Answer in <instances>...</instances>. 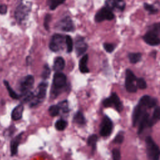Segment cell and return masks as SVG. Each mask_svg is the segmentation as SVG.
Masks as SVG:
<instances>
[{
	"label": "cell",
	"mask_w": 160,
	"mask_h": 160,
	"mask_svg": "<svg viewBox=\"0 0 160 160\" xmlns=\"http://www.w3.org/2000/svg\"><path fill=\"white\" fill-rule=\"evenodd\" d=\"M66 76L61 72H56L53 78V84L52 86L51 95V97L55 98L58 96L64 88L66 85Z\"/></svg>",
	"instance_id": "6da1fadb"
},
{
	"label": "cell",
	"mask_w": 160,
	"mask_h": 160,
	"mask_svg": "<svg viewBox=\"0 0 160 160\" xmlns=\"http://www.w3.org/2000/svg\"><path fill=\"white\" fill-rule=\"evenodd\" d=\"M146 152L149 160L160 159V148L153 139L148 136L145 139Z\"/></svg>",
	"instance_id": "7a4b0ae2"
},
{
	"label": "cell",
	"mask_w": 160,
	"mask_h": 160,
	"mask_svg": "<svg viewBox=\"0 0 160 160\" xmlns=\"http://www.w3.org/2000/svg\"><path fill=\"white\" fill-rule=\"evenodd\" d=\"M48 84L46 82H41L38 88L36 94H34L33 99L30 102L31 107H34L40 104L45 98L46 94Z\"/></svg>",
	"instance_id": "3957f363"
},
{
	"label": "cell",
	"mask_w": 160,
	"mask_h": 160,
	"mask_svg": "<svg viewBox=\"0 0 160 160\" xmlns=\"http://www.w3.org/2000/svg\"><path fill=\"white\" fill-rule=\"evenodd\" d=\"M102 104L106 108L113 107L118 112H121L123 109L122 103L116 92H112L109 98L105 99Z\"/></svg>",
	"instance_id": "277c9868"
},
{
	"label": "cell",
	"mask_w": 160,
	"mask_h": 160,
	"mask_svg": "<svg viewBox=\"0 0 160 160\" xmlns=\"http://www.w3.org/2000/svg\"><path fill=\"white\" fill-rule=\"evenodd\" d=\"M66 38L64 36L59 34H55L52 36L51 41L49 42V49L54 51L57 52L60 51L63 48L64 44H66L65 41Z\"/></svg>",
	"instance_id": "5b68a950"
},
{
	"label": "cell",
	"mask_w": 160,
	"mask_h": 160,
	"mask_svg": "<svg viewBox=\"0 0 160 160\" xmlns=\"http://www.w3.org/2000/svg\"><path fill=\"white\" fill-rule=\"evenodd\" d=\"M136 77L132 71L127 69L126 71V80L125 87L128 92H136L138 89L136 85Z\"/></svg>",
	"instance_id": "8992f818"
},
{
	"label": "cell",
	"mask_w": 160,
	"mask_h": 160,
	"mask_svg": "<svg viewBox=\"0 0 160 160\" xmlns=\"http://www.w3.org/2000/svg\"><path fill=\"white\" fill-rule=\"evenodd\" d=\"M113 129V123L111 119L107 116H104L100 126V134L103 137L109 136Z\"/></svg>",
	"instance_id": "52a82bcc"
},
{
	"label": "cell",
	"mask_w": 160,
	"mask_h": 160,
	"mask_svg": "<svg viewBox=\"0 0 160 160\" xmlns=\"http://www.w3.org/2000/svg\"><path fill=\"white\" fill-rule=\"evenodd\" d=\"M114 18V15L112 11L107 7L101 8L95 15L94 19L96 22H100L105 20H112Z\"/></svg>",
	"instance_id": "ba28073f"
},
{
	"label": "cell",
	"mask_w": 160,
	"mask_h": 160,
	"mask_svg": "<svg viewBox=\"0 0 160 160\" xmlns=\"http://www.w3.org/2000/svg\"><path fill=\"white\" fill-rule=\"evenodd\" d=\"M34 83V78L31 75H28L24 77L20 82L19 89L21 94H26L31 91Z\"/></svg>",
	"instance_id": "9c48e42d"
},
{
	"label": "cell",
	"mask_w": 160,
	"mask_h": 160,
	"mask_svg": "<svg viewBox=\"0 0 160 160\" xmlns=\"http://www.w3.org/2000/svg\"><path fill=\"white\" fill-rule=\"evenodd\" d=\"M30 11L29 8L24 4H19L16 8L14 12V16L16 21L20 23L22 22L28 16V14Z\"/></svg>",
	"instance_id": "30bf717a"
},
{
	"label": "cell",
	"mask_w": 160,
	"mask_h": 160,
	"mask_svg": "<svg viewBox=\"0 0 160 160\" xmlns=\"http://www.w3.org/2000/svg\"><path fill=\"white\" fill-rule=\"evenodd\" d=\"M56 27L58 29L66 32L72 31L74 29L73 22L68 16L61 19L59 22H58Z\"/></svg>",
	"instance_id": "8fae6325"
},
{
	"label": "cell",
	"mask_w": 160,
	"mask_h": 160,
	"mask_svg": "<svg viewBox=\"0 0 160 160\" xmlns=\"http://www.w3.org/2000/svg\"><path fill=\"white\" fill-rule=\"evenodd\" d=\"M143 39L145 42L151 46H157L160 44V38L158 34L151 31H148L147 33L144 35Z\"/></svg>",
	"instance_id": "7c38bea8"
},
{
	"label": "cell",
	"mask_w": 160,
	"mask_h": 160,
	"mask_svg": "<svg viewBox=\"0 0 160 160\" xmlns=\"http://www.w3.org/2000/svg\"><path fill=\"white\" fill-rule=\"evenodd\" d=\"M88 49V44L82 37H77L75 41V50L78 56L84 53Z\"/></svg>",
	"instance_id": "4fadbf2b"
},
{
	"label": "cell",
	"mask_w": 160,
	"mask_h": 160,
	"mask_svg": "<svg viewBox=\"0 0 160 160\" xmlns=\"http://www.w3.org/2000/svg\"><path fill=\"white\" fill-rule=\"evenodd\" d=\"M126 6V2L123 0H106V7L111 9L123 11Z\"/></svg>",
	"instance_id": "5bb4252c"
},
{
	"label": "cell",
	"mask_w": 160,
	"mask_h": 160,
	"mask_svg": "<svg viewBox=\"0 0 160 160\" xmlns=\"http://www.w3.org/2000/svg\"><path fill=\"white\" fill-rule=\"evenodd\" d=\"M139 103L147 107L148 109L156 107L158 103V101L156 98H152L148 95L143 96L139 101Z\"/></svg>",
	"instance_id": "9a60e30c"
},
{
	"label": "cell",
	"mask_w": 160,
	"mask_h": 160,
	"mask_svg": "<svg viewBox=\"0 0 160 160\" xmlns=\"http://www.w3.org/2000/svg\"><path fill=\"white\" fill-rule=\"evenodd\" d=\"M23 133H21L16 136L15 138H14L11 141V156H14L18 152V148L19 146V144L20 143V141L21 140L22 134Z\"/></svg>",
	"instance_id": "2e32d148"
},
{
	"label": "cell",
	"mask_w": 160,
	"mask_h": 160,
	"mask_svg": "<svg viewBox=\"0 0 160 160\" xmlns=\"http://www.w3.org/2000/svg\"><path fill=\"white\" fill-rule=\"evenodd\" d=\"M65 67V61L62 57H56L54 61L53 69L56 72H60L64 69Z\"/></svg>",
	"instance_id": "e0dca14e"
},
{
	"label": "cell",
	"mask_w": 160,
	"mask_h": 160,
	"mask_svg": "<svg viewBox=\"0 0 160 160\" xmlns=\"http://www.w3.org/2000/svg\"><path fill=\"white\" fill-rule=\"evenodd\" d=\"M24 110V106L22 104H19L14 108L11 113V118L13 120H19L22 118V112Z\"/></svg>",
	"instance_id": "ac0fdd59"
},
{
	"label": "cell",
	"mask_w": 160,
	"mask_h": 160,
	"mask_svg": "<svg viewBox=\"0 0 160 160\" xmlns=\"http://www.w3.org/2000/svg\"><path fill=\"white\" fill-rule=\"evenodd\" d=\"M88 61V55L85 54L82 56V58L80 59L79 63V70L82 73H87L89 72V70L87 66V62Z\"/></svg>",
	"instance_id": "d6986e66"
},
{
	"label": "cell",
	"mask_w": 160,
	"mask_h": 160,
	"mask_svg": "<svg viewBox=\"0 0 160 160\" xmlns=\"http://www.w3.org/2000/svg\"><path fill=\"white\" fill-rule=\"evenodd\" d=\"M159 121H160V106H156L152 116L150 118V124L152 127L156 123H157Z\"/></svg>",
	"instance_id": "ffe728a7"
},
{
	"label": "cell",
	"mask_w": 160,
	"mask_h": 160,
	"mask_svg": "<svg viewBox=\"0 0 160 160\" xmlns=\"http://www.w3.org/2000/svg\"><path fill=\"white\" fill-rule=\"evenodd\" d=\"M73 121L76 124H78L80 125H83L86 122L85 118H84L83 114L80 111H78L76 113V114L74 116Z\"/></svg>",
	"instance_id": "44dd1931"
},
{
	"label": "cell",
	"mask_w": 160,
	"mask_h": 160,
	"mask_svg": "<svg viewBox=\"0 0 160 160\" xmlns=\"http://www.w3.org/2000/svg\"><path fill=\"white\" fill-rule=\"evenodd\" d=\"M98 141V136L96 134H92L88 138L87 143L88 146H91L92 151H95L96 148V142Z\"/></svg>",
	"instance_id": "7402d4cb"
},
{
	"label": "cell",
	"mask_w": 160,
	"mask_h": 160,
	"mask_svg": "<svg viewBox=\"0 0 160 160\" xmlns=\"http://www.w3.org/2000/svg\"><path fill=\"white\" fill-rule=\"evenodd\" d=\"M128 58L131 63H137L141 59V54L139 52H130L128 54Z\"/></svg>",
	"instance_id": "603a6c76"
},
{
	"label": "cell",
	"mask_w": 160,
	"mask_h": 160,
	"mask_svg": "<svg viewBox=\"0 0 160 160\" xmlns=\"http://www.w3.org/2000/svg\"><path fill=\"white\" fill-rule=\"evenodd\" d=\"M4 84L9 92V96H11V98H12V99H18L19 98H20V96L18 95L12 88L10 86L9 82L7 81H4Z\"/></svg>",
	"instance_id": "cb8c5ba5"
},
{
	"label": "cell",
	"mask_w": 160,
	"mask_h": 160,
	"mask_svg": "<svg viewBox=\"0 0 160 160\" xmlns=\"http://www.w3.org/2000/svg\"><path fill=\"white\" fill-rule=\"evenodd\" d=\"M65 1L66 0H47V4L50 9L54 10L60 4L64 3Z\"/></svg>",
	"instance_id": "d4e9b609"
},
{
	"label": "cell",
	"mask_w": 160,
	"mask_h": 160,
	"mask_svg": "<svg viewBox=\"0 0 160 160\" xmlns=\"http://www.w3.org/2000/svg\"><path fill=\"white\" fill-rule=\"evenodd\" d=\"M48 112L49 113V114L52 116H56L58 115H59L61 112V109L59 106H58V104L56 105H52L49 107V109H48Z\"/></svg>",
	"instance_id": "484cf974"
},
{
	"label": "cell",
	"mask_w": 160,
	"mask_h": 160,
	"mask_svg": "<svg viewBox=\"0 0 160 160\" xmlns=\"http://www.w3.org/2000/svg\"><path fill=\"white\" fill-rule=\"evenodd\" d=\"M67 121L64 119H59L55 123V128L58 131H63L67 127Z\"/></svg>",
	"instance_id": "4316f807"
},
{
	"label": "cell",
	"mask_w": 160,
	"mask_h": 160,
	"mask_svg": "<svg viewBox=\"0 0 160 160\" xmlns=\"http://www.w3.org/2000/svg\"><path fill=\"white\" fill-rule=\"evenodd\" d=\"M58 104V106L60 108L61 112H62V113H68L69 112L68 102V101L66 100L61 101Z\"/></svg>",
	"instance_id": "83f0119b"
},
{
	"label": "cell",
	"mask_w": 160,
	"mask_h": 160,
	"mask_svg": "<svg viewBox=\"0 0 160 160\" xmlns=\"http://www.w3.org/2000/svg\"><path fill=\"white\" fill-rule=\"evenodd\" d=\"M65 38H66L65 41H66L67 51L68 52H71L72 51V48H73L72 39L70 36H66Z\"/></svg>",
	"instance_id": "f1b7e54d"
},
{
	"label": "cell",
	"mask_w": 160,
	"mask_h": 160,
	"mask_svg": "<svg viewBox=\"0 0 160 160\" xmlns=\"http://www.w3.org/2000/svg\"><path fill=\"white\" fill-rule=\"evenodd\" d=\"M124 139V132L123 131H119L116 136V137L114 138V140H113V142H114L115 144H121Z\"/></svg>",
	"instance_id": "f546056e"
},
{
	"label": "cell",
	"mask_w": 160,
	"mask_h": 160,
	"mask_svg": "<svg viewBox=\"0 0 160 160\" xmlns=\"http://www.w3.org/2000/svg\"><path fill=\"white\" fill-rule=\"evenodd\" d=\"M50 74H51V70L48 64H45L43 66V69L42 71V74H41L42 78L44 79H46L49 77Z\"/></svg>",
	"instance_id": "4dcf8cb0"
},
{
	"label": "cell",
	"mask_w": 160,
	"mask_h": 160,
	"mask_svg": "<svg viewBox=\"0 0 160 160\" xmlns=\"http://www.w3.org/2000/svg\"><path fill=\"white\" fill-rule=\"evenodd\" d=\"M144 8L146 11H148L151 14H155L157 13L158 11V10L154 6L148 3L144 4Z\"/></svg>",
	"instance_id": "1f68e13d"
},
{
	"label": "cell",
	"mask_w": 160,
	"mask_h": 160,
	"mask_svg": "<svg viewBox=\"0 0 160 160\" xmlns=\"http://www.w3.org/2000/svg\"><path fill=\"white\" fill-rule=\"evenodd\" d=\"M136 85L138 88H139L141 89H144L146 88V82L145 80L143 78H137L136 79Z\"/></svg>",
	"instance_id": "d6a6232c"
},
{
	"label": "cell",
	"mask_w": 160,
	"mask_h": 160,
	"mask_svg": "<svg viewBox=\"0 0 160 160\" xmlns=\"http://www.w3.org/2000/svg\"><path fill=\"white\" fill-rule=\"evenodd\" d=\"M112 157L113 160H121V152L118 148H114L112 150Z\"/></svg>",
	"instance_id": "836d02e7"
},
{
	"label": "cell",
	"mask_w": 160,
	"mask_h": 160,
	"mask_svg": "<svg viewBox=\"0 0 160 160\" xmlns=\"http://www.w3.org/2000/svg\"><path fill=\"white\" fill-rule=\"evenodd\" d=\"M149 31H151L158 34L160 32V22L154 23L152 26H151Z\"/></svg>",
	"instance_id": "e575fe53"
},
{
	"label": "cell",
	"mask_w": 160,
	"mask_h": 160,
	"mask_svg": "<svg viewBox=\"0 0 160 160\" xmlns=\"http://www.w3.org/2000/svg\"><path fill=\"white\" fill-rule=\"evenodd\" d=\"M103 46H104V49L108 52H111L114 49V45L112 43L105 42V43H104Z\"/></svg>",
	"instance_id": "d590c367"
},
{
	"label": "cell",
	"mask_w": 160,
	"mask_h": 160,
	"mask_svg": "<svg viewBox=\"0 0 160 160\" xmlns=\"http://www.w3.org/2000/svg\"><path fill=\"white\" fill-rule=\"evenodd\" d=\"M51 19V16L50 14H46L44 21V26L45 27L46 30L49 29V24Z\"/></svg>",
	"instance_id": "8d00e7d4"
},
{
	"label": "cell",
	"mask_w": 160,
	"mask_h": 160,
	"mask_svg": "<svg viewBox=\"0 0 160 160\" xmlns=\"http://www.w3.org/2000/svg\"><path fill=\"white\" fill-rule=\"evenodd\" d=\"M8 10V8L6 5L4 4H0V14H4L6 13Z\"/></svg>",
	"instance_id": "74e56055"
}]
</instances>
